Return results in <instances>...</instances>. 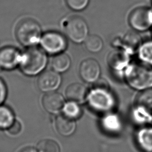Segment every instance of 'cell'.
Listing matches in <instances>:
<instances>
[{
	"label": "cell",
	"mask_w": 152,
	"mask_h": 152,
	"mask_svg": "<svg viewBox=\"0 0 152 152\" xmlns=\"http://www.w3.org/2000/svg\"><path fill=\"white\" fill-rule=\"evenodd\" d=\"M123 74L127 83L135 90L152 88V67L141 62L129 64Z\"/></svg>",
	"instance_id": "6da1fadb"
},
{
	"label": "cell",
	"mask_w": 152,
	"mask_h": 152,
	"mask_svg": "<svg viewBox=\"0 0 152 152\" xmlns=\"http://www.w3.org/2000/svg\"><path fill=\"white\" fill-rule=\"evenodd\" d=\"M47 56L44 51L36 47H31L22 55L20 66L22 72L27 75H36L46 66Z\"/></svg>",
	"instance_id": "7a4b0ae2"
},
{
	"label": "cell",
	"mask_w": 152,
	"mask_h": 152,
	"mask_svg": "<svg viewBox=\"0 0 152 152\" xmlns=\"http://www.w3.org/2000/svg\"><path fill=\"white\" fill-rule=\"evenodd\" d=\"M89 106L99 112H108L115 106V98L109 88L104 84L95 86L87 94Z\"/></svg>",
	"instance_id": "3957f363"
},
{
	"label": "cell",
	"mask_w": 152,
	"mask_h": 152,
	"mask_svg": "<svg viewBox=\"0 0 152 152\" xmlns=\"http://www.w3.org/2000/svg\"><path fill=\"white\" fill-rule=\"evenodd\" d=\"M42 30L40 25L33 19L21 21L17 26L15 34L19 42L26 46H33L40 40Z\"/></svg>",
	"instance_id": "277c9868"
},
{
	"label": "cell",
	"mask_w": 152,
	"mask_h": 152,
	"mask_svg": "<svg viewBox=\"0 0 152 152\" xmlns=\"http://www.w3.org/2000/svg\"><path fill=\"white\" fill-rule=\"evenodd\" d=\"M64 26L68 37L76 43L84 42L88 36L87 23L81 17H70L65 21Z\"/></svg>",
	"instance_id": "5b68a950"
},
{
	"label": "cell",
	"mask_w": 152,
	"mask_h": 152,
	"mask_svg": "<svg viewBox=\"0 0 152 152\" xmlns=\"http://www.w3.org/2000/svg\"><path fill=\"white\" fill-rule=\"evenodd\" d=\"M40 44L45 51L53 55L62 53L67 47L65 36L56 31L45 33L41 39Z\"/></svg>",
	"instance_id": "8992f818"
},
{
	"label": "cell",
	"mask_w": 152,
	"mask_h": 152,
	"mask_svg": "<svg viewBox=\"0 0 152 152\" xmlns=\"http://www.w3.org/2000/svg\"><path fill=\"white\" fill-rule=\"evenodd\" d=\"M129 24L135 30L144 31L152 27V9L138 7L129 15Z\"/></svg>",
	"instance_id": "52a82bcc"
},
{
	"label": "cell",
	"mask_w": 152,
	"mask_h": 152,
	"mask_svg": "<svg viewBox=\"0 0 152 152\" xmlns=\"http://www.w3.org/2000/svg\"><path fill=\"white\" fill-rule=\"evenodd\" d=\"M101 69L99 62L94 59L88 58L81 63L79 73L81 78L86 82H96L100 75Z\"/></svg>",
	"instance_id": "ba28073f"
},
{
	"label": "cell",
	"mask_w": 152,
	"mask_h": 152,
	"mask_svg": "<svg viewBox=\"0 0 152 152\" xmlns=\"http://www.w3.org/2000/svg\"><path fill=\"white\" fill-rule=\"evenodd\" d=\"M61 83V77L55 70H48L42 72L39 77L37 85L40 90L51 92L57 89Z\"/></svg>",
	"instance_id": "9c48e42d"
},
{
	"label": "cell",
	"mask_w": 152,
	"mask_h": 152,
	"mask_svg": "<svg viewBox=\"0 0 152 152\" xmlns=\"http://www.w3.org/2000/svg\"><path fill=\"white\" fill-rule=\"evenodd\" d=\"M21 55L13 47H5L0 50V66L5 69H12L20 65Z\"/></svg>",
	"instance_id": "30bf717a"
},
{
	"label": "cell",
	"mask_w": 152,
	"mask_h": 152,
	"mask_svg": "<svg viewBox=\"0 0 152 152\" xmlns=\"http://www.w3.org/2000/svg\"><path fill=\"white\" fill-rule=\"evenodd\" d=\"M129 54L124 49L116 50L109 55L107 62L110 68L118 72L124 74L129 63Z\"/></svg>",
	"instance_id": "8fae6325"
},
{
	"label": "cell",
	"mask_w": 152,
	"mask_h": 152,
	"mask_svg": "<svg viewBox=\"0 0 152 152\" xmlns=\"http://www.w3.org/2000/svg\"><path fill=\"white\" fill-rule=\"evenodd\" d=\"M42 103L43 108L48 112L56 113L63 109L65 100L60 93L51 91L43 96Z\"/></svg>",
	"instance_id": "7c38bea8"
},
{
	"label": "cell",
	"mask_w": 152,
	"mask_h": 152,
	"mask_svg": "<svg viewBox=\"0 0 152 152\" xmlns=\"http://www.w3.org/2000/svg\"><path fill=\"white\" fill-rule=\"evenodd\" d=\"M116 43L129 55L137 52L142 44L140 35L132 31L126 33L121 39L116 41Z\"/></svg>",
	"instance_id": "4fadbf2b"
},
{
	"label": "cell",
	"mask_w": 152,
	"mask_h": 152,
	"mask_svg": "<svg viewBox=\"0 0 152 152\" xmlns=\"http://www.w3.org/2000/svg\"><path fill=\"white\" fill-rule=\"evenodd\" d=\"M88 91L87 87L83 84L75 83L69 85L65 90V95L69 101L78 103L83 102L87 99Z\"/></svg>",
	"instance_id": "5bb4252c"
},
{
	"label": "cell",
	"mask_w": 152,
	"mask_h": 152,
	"mask_svg": "<svg viewBox=\"0 0 152 152\" xmlns=\"http://www.w3.org/2000/svg\"><path fill=\"white\" fill-rule=\"evenodd\" d=\"M55 125L58 134L64 137H68L72 134L76 128L75 120L64 114L56 118Z\"/></svg>",
	"instance_id": "9a60e30c"
},
{
	"label": "cell",
	"mask_w": 152,
	"mask_h": 152,
	"mask_svg": "<svg viewBox=\"0 0 152 152\" xmlns=\"http://www.w3.org/2000/svg\"><path fill=\"white\" fill-rule=\"evenodd\" d=\"M138 108L145 116L152 118V88L142 90L137 97Z\"/></svg>",
	"instance_id": "2e32d148"
},
{
	"label": "cell",
	"mask_w": 152,
	"mask_h": 152,
	"mask_svg": "<svg viewBox=\"0 0 152 152\" xmlns=\"http://www.w3.org/2000/svg\"><path fill=\"white\" fill-rule=\"evenodd\" d=\"M137 141L144 151L152 152V128L150 127L141 129L137 134Z\"/></svg>",
	"instance_id": "e0dca14e"
},
{
	"label": "cell",
	"mask_w": 152,
	"mask_h": 152,
	"mask_svg": "<svg viewBox=\"0 0 152 152\" xmlns=\"http://www.w3.org/2000/svg\"><path fill=\"white\" fill-rule=\"evenodd\" d=\"M71 59L65 53L56 54L52 61V66L58 72H63L67 71L71 65Z\"/></svg>",
	"instance_id": "ac0fdd59"
},
{
	"label": "cell",
	"mask_w": 152,
	"mask_h": 152,
	"mask_svg": "<svg viewBox=\"0 0 152 152\" xmlns=\"http://www.w3.org/2000/svg\"><path fill=\"white\" fill-rule=\"evenodd\" d=\"M137 53L141 62L152 67V40L142 43Z\"/></svg>",
	"instance_id": "d6986e66"
},
{
	"label": "cell",
	"mask_w": 152,
	"mask_h": 152,
	"mask_svg": "<svg viewBox=\"0 0 152 152\" xmlns=\"http://www.w3.org/2000/svg\"><path fill=\"white\" fill-rule=\"evenodd\" d=\"M84 43L86 49L92 53L100 52L103 47V42L102 38L96 34L88 35Z\"/></svg>",
	"instance_id": "ffe728a7"
},
{
	"label": "cell",
	"mask_w": 152,
	"mask_h": 152,
	"mask_svg": "<svg viewBox=\"0 0 152 152\" xmlns=\"http://www.w3.org/2000/svg\"><path fill=\"white\" fill-rule=\"evenodd\" d=\"M14 115L7 106H0V129H8L14 122Z\"/></svg>",
	"instance_id": "44dd1931"
},
{
	"label": "cell",
	"mask_w": 152,
	"mask_h": 152,
	"mask_svg": "<svg viewBox=\"0 0 152 152\" xmlns=\"http://www.w3.org/2000/svg\"><path fill=\"white\" fill-rule=\"evenodd\" d=\"M62 110L64 115L74 120L79 118L82 115V109L80 104L72 101L65 103Z\"/></svg>",
	"instance_id": "7402d4cb"
},
{
	"label": "cell",
	"mask_w": 152,
	"mask_h": 152,
	"mask_svg": "<svg viewBox=\"0 0 152 152\" xmlns=\"http://www.w3.org/2000/svg\"><path fill=\"white\" fill-rule=\"evenodd\" d=\"M37 152H60L59 144L51 139H43L37 145Z\"/></svg>",
	"instance_id": "603a6c76"
},
{
	"label": "cell",
	"mask_w": 152,
	"mask_h": 152,
	"mask_svg": "<svg viewBox=\"0 0 152 152\" xmlns=\"http://www.w3.org/2000/svg\"><path fill=\"white\" fill-rule=\"evenodd\" d=\"M67 5L74 11H81L88 5L90 0H65Z\"/></svg>",
	"instance_id": "cb8c5ba5"
},
{
	"label": "cell",
	"mask_w": 152,
	"mask_h": 152,
	"mask_svg": "<svg viewBox=\"0 0 152 152\" xmlns=\"http://www.w3.org/2000/svg\"><path fill=\"white\" fill-rule=\"evenodd\" d=\"M104 125L107 129L110 131H115L119 128L120 124L119 119L115 116L108 115L103 121Z\"/></svg>",
	"instance_id": "d4e9b609"
},
{
	"label": "cell",
	"mask_w": 152,
	"mask_h": 152,
	"mask_svg": "<svg viewBox=\"0 0 152 152\" xmlns=\"http://www.w3.org/2000/svg\"><path fill=\"white\" fill-rule=\"evenodd\" d=\"M22 129L21 124L18 121H14L12 124L7 129L8 132L12 135H17L20 133Z\"/></svg>",
	"instance_id": "484cf974"
},
{
	"label": "cell",
	"mask_w": 152,
	"mask_h": 152,
	"mask_svg": "<svg viewBox=\"0 0 152 152\" xmlns=\"http://www.w3.org/2000/svg\"><path fill=\"white\" fill-rule=\"evenodd\" d=\"M7 87L2 80L0 78V105L4 102L7 96Z\"/></svg>",
	"instance_id": "4316f807"
},
{
	"label": "cell",
	"mask_w": 152,
	"mask_h": 152,
	"mask_svg": "<svg viewBox=\"0 0 152 152\" xmlns=\"http://www.w3.org/2000/svg\"><path fill=\"white\" fill-rule=\"evenodd\" d=\"M18 152H37V150L31 146H27L22 148Z\"/></svg>",
	"instance_id": "83f0119b"
},
{
	"label": "cell",
	"mask_w": 152,
	"mask_h": 152,
	"mask_svg": "<svg viewBox=\"0 0 152 152\" xmlns=\"http://www.w3.org/2000/svg\"><path fill=\"white\" fill-rule=\"evenodd\" d=\"M151 28H152V27H151Z\"/></svg>",
	"instance_id": "f1b7e54d"
}]
</instances>
